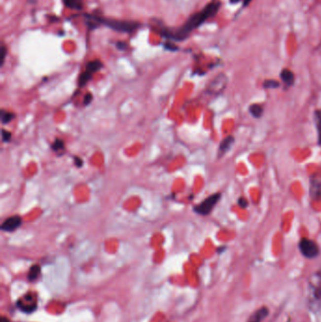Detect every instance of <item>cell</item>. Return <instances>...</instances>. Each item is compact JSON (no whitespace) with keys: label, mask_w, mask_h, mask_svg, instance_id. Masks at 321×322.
I'll use <instances>...</instances> for the list:
<instances>
[{"label":"cell","mask_w":321,"mask_h":322,"mask_svg":"<svg viewBox=\"0 0 321 322\" xmlns=\"http://www.w3.org/2000/svg\"><path fill=\"white\" fill-rule=\"evenodd\" d=\"M117 46H118V48L119 49H121V50H124L125 48H126V43L125 42H117Z\"/></svg>","instance_id":"cell-28"},{"label":"cell","mask_w":321,"mask_h":322,"mask_svg":"<svg viewBox=\"0 0 321 322\" xmlns=\"http://www.w3.org/2000/svg\"><path fill=\"white\" fill-rule=\"evenodd\" d=\"M264 86L266 88H275V87H278L279 86V83L274 81V80H268L264 83Z\"/></svg>","instance_id":"cell-23"},{"label":"cell","mask_w":321,"mask_h":322,"mask_svg":"<svg viewBox=\"0 0 321 322\" xmlns=\"http://www.w3.org/2000/svg\"><path fill=\"white\" fill-rule=\"evenodd\" d=\"M92 98H93V96H92V94H86V95H85V98H84V104L85 105L90 104V103L92 102Z\"/></svg>","instance_id":"cell-25"},{"label":"cell","mask_w":321,"mask_h":322,"mask_svg":"<svg viewBox=\"0 0 321 322\" xmlns=\"http://www.w3.org/2000/svg\"><path fill=\"white\" fill-rule=\"evenodd\" d=\"M10 139H11V134L10 132L7 130H2V141L7 143L10 142Z\"/></svg>","instance_id":"cell-20"},{"label":"cell","mask_w":321,"mask_h":322,"mask_svg":"<svg viewBox=\"0 0 321 322\" xmlns=\"http://www.w3.org/2000/svg\"><path fill=\"white\" fill-rule=\"evenodd\" d=\"M62 1H63V4L65 5V7L69 8V9L76 10V11L82 10V0H62Z\"/></svg>","instance_id":"cell-13"},{"label":"cell","mask_w":321,"mask_h":322,"mask_svg":"<svg viewBox=\"0 0 321 322\" xmlns=\"http://www.w3.org/2000/svg\"><path fill=\"white\" fill-rule=\"evenodd\" d=\"M165 47L167 48V49H169V50H172V51H174V50H177V46H175L174 44H172V43H169V42L165 43Z\"/></svg>","instance_id":"cell-26"},{"label":"cell","mask_w":321,"mask_h":322,"mask_svg":"<svg viewBox=\"0 0 321 322\" xmlns=\"http://www.w3.org/2000/svg\"><path fill=\"white\" fill-rule=\"evenodd\" d=\"M281 78L287 86H292L294 84V81H295L294 73H292L290 70H287V69H285V70L282 71Z\"/></svg>","instance_id":"cell-12"},{"label":"cell","mask_w":321,"mask_h":322,"mask_svg":"<svg viewBox=\"0 0 321 322\" xmlns=\"http://www.w3.org/2000/svg\"><path fill=\"white\" fill-rule=\"evenodd\" d=\"M269 308L261 307L250 315L247 322H262L269 316Z\"/></svg>","instance_id":"cell-8"},{"label":"cell","mask_w":321,"mask_h":322,"mask_svg":"<svg viewBox=\"0 0 321 322\" xmlns=\"http://www.w3.org/2000/svg\"><path fill=\"white\" fill-rule=\"evenodd\" d=\"M238 205L242 208H247L248 206V203H247V200L244 199V198H240L239 201H238Z\"/></svg>","instance_id":"cell-24"},{"label":"cell","mask_w":321,"mask_h":322,"mask_svg":"<svg viewBox=\"0 0 321 322\" xmlns=\"http://www.w3.org/2000/svg\"><path fill=\"white\" fill-rule=\"evenodd\" d=\"M21 224H22V218L19 216H12L5 219V221L1 225V229L6 232H12L19 228Z\"/></svg>","instance_id":"cell-7"},{"label":"cell","mask_w":321,"mask_h":322,"mask_svg":"<svg viewBox=\"0 0 321 322\" xmlns=\"http://www.w3.org/2000/svg\"><path fill=\"white\" fill-rule=\"evenodd\" d=\"M97 20L100 25L103 24L115 32H122V33H132L136 32L141 26L137 22L120 21V20L101 18V17H97Z\"/></svg>","instance_id":"cell-3"},{"label":"cell","mask_w":321,"mask_h":322,"mask_svg":"<svg viewBox=\"0 0 321 322\" xmlns=\"http://www.w3.org/2000/svg\"><path fill=\"white\" fill-rule=\"evenodd\" d=\"M249 110H250V113L252 115L254 118H260L263 114V112H264L263 107L260 105L257 104L251 105L250 107Z\"/></svg>","instance_id":"cell-16"},{"label":"cell","mask_w":321,"mask_h":322,"mask_svg":"<svg viewBox=\"0 0 321 322\" xmlns=\"http://www.w3.org/2000/svg\"><path fill=\"white\" fill-rule=\"evenodd\" d=\"M102 67H103V64L100 61H93V62L88 63L86 70L93 74V73H96L97 71H99Z\"/></svg>","instance_id":"cell-15"},{"label":"cell","mask_w":321,"mask_h":322,"mask_svg":"<svg viewBox=\"0 0 321 322\" xmlns=\"http://www.w3.org/2000/svg\"><path fill=\"white\" fill-rule=\"evenodd\" d=\"M0 322H10V321H9L7 318H5V317H2V318H1V320H0Z\"/></svg>","instance_id":"cell-29"},{"label":"cell","mask_w":321,"mask_h":322,"mask_svg":"<svg viewBox=\"0 0 321 322\" xmlns=\"http://www.w3.org/2000/svg\"><path fill=\"white\" fill-rule=\"evenodd\" d=\"M317 125H318V130H319V138H320V143L321 144V112L320 114L317 115Z\"/></svg>","instance_id":"cell-21"},{"label":"cell","mask_w":321,"mask_h":322,"mask_svg":"<svg viewBox=\"0 0 321 322\" xmlns=\"http://www.w3.org/2000/svg\"><path fill=\"white\" fill-rule=\"evenodd\" d=\"M6 55H7L6 46L5 45H2V47H1V57H0V63H1V65H3V63H4Z\"/></svg>","instance_id":"cell-22"},{"label":"cell","mask_w":321,"mask_h":322,"mask_svg":"<svg viewBox=\"0 0 321 322\" xmlns=\"http://www.w3.org/2000/svg\"><path fill=\"white\" fill-rule=\"evenodd\" d=\"M234 143H235L234 137L229 136L227 138H225L221 142V143L219 145V148H218V156L220 157V156H224L227 153L228 151L231 149V147L233 146Z\"/></svg>","instance_id":"cell-9"},{"label":"cell","mask_w":321,"mask_h":322,"mask_svg":"<svg viewBox=\"0 0 321 322\" xmlns=\"http://www.w3.org/2000/svg\"><path fill=\"white\" fill-rule=\"evenodd\" d=\"M74 163L78 168H80L83 165V161L79 157H74Z\"/></svg>","instance_id":"cell-27"},{"label":"cell","mask_w":321,"mask_h":322,"mask_svg":"<svg viewBox=\"0 0 321 322\" xmlns=\"http://www.w3.org/2000/svg\"><path fill=\"white\" fill-rule=\"evenodd\" d=\"M92 76H93V73H91L90 72H88V71L86 70L84 73L80 74L79 79H78V85H79L80 87H82L84 85H86V84L90 81V79L92 78Z\"/></svg>","instance_id":"cell-17"},{"label":"cell","mask_w":321,"mask_h":322,"mask_svg":"<svg viewBox=\"0 0 321 322\" xmlns=\"http://www.w3.org/2000/svg\"><path fill=\"white\" fill-rule=\"evenodd\" d=\"M311 193L315 197L321 196V177H312Z\"/></svg>","instance_id":"cell-10"},{"label":"cell","mask_w":321,"mask_h":322,"mask_svg":"<svg viewBox=\"0 0 321 322\" xmlns=\"http://www.w3.org/2000/svg\"><path fill=\"white\" fill-rule=\"evenodd\" d=\"M299 248L302 255L308 259H313L319 256L320 247L319 245L308 239H302L299 243Z\"/></svg>","instance_id":"cell-4"},{"label":"cell","mask_w":321,"mask_h":322,"mask_svg":"<svg viewBox=\"0 0 321 322\" xmlns=\"http://www.w3.org/2000/svg\"><path fill=\"white\" fill-rule=\"evenodd\" d=\"M308 306L314 313L320 311L321 308V272H316L311 275L308 281Z\"/></svg>","instance_id":"cell-2"},{"label":"cell","mask_w":321,"mask_h":322,"mask_svg":"<svg viewBox=\"0 0 321 322\" xmlns=\"http://www.w3.org/2000/svg\"><path fill=\"white\" fill-rule=\"evenodd\" d=\"M41 273V267L39 265H33L31 268V270L29 271V280L33 282V281L37 280L38 277L40 276Z\"/></svg>","instance_id":"cell-14"},{"label":"cell","mask_w":321,"mask_h":322,"mask_svg":"<svg viewBox=\"0 0 321 322\" xmlns=\"http://www.w3.org/2000/svg\"><path fill=\"white\" fill-rule=\"evenodd\" d=\"M219 199H220V193H216V194L209 196L203 203H201L199 206H197L195 208V211L200 215H204V216L208 215L213 210V208H215V206L217 205Z\"/></svg>","instance_id":"cell-6"},{"label":"cell","mask_w":321,"mask_h":322,"mask_svg":"<svg viewBox=\"0 0 321 322\" xmlns=\"http://www.w3.org/2000/svg\"><path fill=\"white\" fill-rule=\"evenodd\" d=\"M14 118V114L11 113V112H9V111H5V110H2L1 111V121L4 125L6 124H9L10 121H12V119Z\"/></svg>","instance_id":"cell-18"},{"label":"cell","mask_w":321,"mask_h":322,"mask_svg":"<svg viewBox=\"0 0 321 322\" xmlns=\"http://www.w3.org/2000/svg\"><path fill=\"white\" fill-rule=\"evenodd\" d=\"M52 148L55 150V151H60L64 148V143L62 142V140H57L53 145H52Z\"/></svg>","instance_id":"cell-19"},{"label":"cell","mask_w":321,"mask_h":322,"mask_svg":"<svg viewBox=\"0 0 321 322\" xmlns=\"http://www.w3.org/2000/svg\"><path fill=\"white\" fill-rule=\"evenodd\" d=\"M220 4L218 2H212L209 3L205 9L202 11L194 13L191 15L186 23L177 29L176 31H169V30H164L161 32L162 36L165 38H169L174 41H184L189 36V34L193 31H195L197 28H199L201 25H203L205 22L208 20L209 18L213 17L217 13L218 9H219Z\"/></svg>","instance_id":"cell-1"},{"label":"cell","mask_w":321,"mask_h":322,"mask_svg":"<svg viewBox=\"0 0 321 322\" xmlns=\"http://www.w3.org/2000/svg\"><path fill=\"white\" fill-rule=\"evenodd\" d=\"M37 296L34 293H28L23 298L17 301V306L21 311L27 314H31L35 311L37 308Z\"/></svg>","instance_id":"cell-5"},{"label":"cell","mask_w":321,"mask_h":322,"mask_svg":"<svg viewBox=\"0 0 321 322\" xmlns=\"http://www.w3.org/2000/svg\"><path fill=\"white\" fill-rule=\"evenodd\" d=\"M226 84V77L223 74H220L217 76L212 83L210 84V89L213 92H220L222 90V86H224Z\"/></svg>","instance_id":"cell-11"}]
</instances>
